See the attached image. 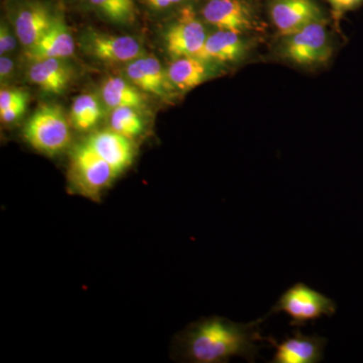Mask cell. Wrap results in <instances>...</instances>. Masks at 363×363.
I'll return each instance as SVG.
<instances>
[{"mask_svg":"<svg viewBox=\"0 0 363 363\" xmlns=\"http://www.w3.org/2000/svg\"><path fill=\"white\" fill-rule=\"evenodd\" d=\"M267 317L250 323H235L217 316L200 320L180 336L181 357L190 362L222 363L240 357L255 362L259 355V343L266 340L260 325Z\"/></svg>","mask_w":363,"mask_h":363,"instance_id":"1","label":"cell"},{"mask_svg":"<svg viewBox=\"0 0 363 363\" xmlns=\"http://www.w3.org/2000/svg\"><path fill=\"white\" fill-rule=\"evenodd\" d=\"M23 136L30 147L49 157L57 156L71 143V131L65 113L55 104H44L28 119Z\"/></svg>","mask_w":363,"mask_h":363,"instance_id":"2","label":"cell"},{"mask_svg":"<svg viewBox=\"0 0 363 363\" xmlns=\"http://www.w3.org/2000/svg\"><path fill=\"white\" fill-rule=\"evenodd\" d=\"M117 173L87 143L76 147L72 154L69 180L77 194L99 201L102 193L116 180Z\"/></svg>","mask_w":363,"mask_h":363,"instance_id":"3","label":"cell"},{"mask_svg":"<svg viewBox=\"0 0 363 363\" xmlns=\"http://www.w3.org/2000/svg\"><path fill=\"white\" fill-rule=\"evenodd\" d=\"M335 312L333 300L304 283H298L281 296L267 315L285 313L291 318L292 326L302 327L322 316L330 317Z\"/></svg>","mask_w":363,"mask_h":363,"instance_id":"4","label":"cell"},{"mask_svg":"<svg viewBox=\"0 0 363 363\" xmlns=\"http://www.w3.org/2000/svg\"><path fill=\"white\" fill-rule=\"evenodd\" d=\"M285 38L281 54L288 61L309 66L325 63L330 59V40L322 20L314 21Z\"/></svg>","mask_w":363,"mask_h":363,"instance_id":"5","label":"cell"},{"mask_svg":"<svg viewBox=\"0 0 363 363\" xmlns=\"http://www.w3.org/2000/svg\"><path fill=\"white\" fill-rule=\"evenodd\" d=\"M208 35L192 7H184L166 32L167 51L174 59L201 56Z\"/></svg>","mask_w":363,"mask_h":363,"instance_id":"6","label":"cell"},{"mask_svg":"<svg viewBox=\"0 0 363 363\" xmlns=\"http://www.w3.org/2000/svg\"><path fill=\"white\" fill-rule=\"evenodd\" d=\"M202 16L218 30L240 35L259 28L255 11L245 0H208L203 6Z\"/></svg>","mask_w":363,"mask_h":363,"instance_id":"7","label":"cell"},{"mask_svg":"<svg viewBox=\"0 0 363 363\" xmlns=\"http://www.w3.org/2000/svg\"><path fill=\"white\" fill-rule=\"evenodd\" d=\"M82 45L88 54L106 63H130L145 56L140 43L128 35L116 37L91 32L86 33Z\"/></svg>","mask_w":363,"mask_h":363,"instance_id":"8","label":"cell"},{"mask_svg":"<svg viewBox=\"0 0 363 363\" xmlns=\"http://www.w3.org/2000/svg\"><path fill=\"white\" fill-rule=\"evenodd\" d=\"M56 16L40 0H23L14 13V33L26 49L33 47L48 32Z\"/></svg>","mask_w":363,"mask_h":363,"instance_id":"9","label":"cell"},{"mask_svg":"<svg viewBox=\"0 0 363 363\" xmlns=\"http://www.w3.org/2000/svg\"><path fill=\"white\" fill-rule=\"evenodd\" d=\"M267 343H271L276 348L272 363H318L324 358L326 338L322 336L305 335L300 330L293 332L291 337L277 342L272 337H267Z\"/></svg>","mask_w":363,"mask_h":363,"instance_id":"10","label":"cell"},{"mask_svg":"<svg viewBox=\"0 0 363 363\" xmlns=\"http://www.w3.org/2000/svg\"><path fill=\"white\" fill-rule=\"evenodd\" d=\"M271 16L277 30L284 37L322 20L321 9L313 0H274Z\"/></svg>","mask_w":363,"mask_h":363,"instance_id":"11","label":"cell"},{"mask_svg":"<svg viewBox=\"0 0 363 363\" xmlns=\"http://www.w3.org/2000/svg\"><path fill=\"white\" fill-rule=\"evenodd\" d=\"M85 143L111 164L117 175L130 168L135 159V147L130 138L112 130L93 133Z\"/></svg>","mask_w":363,"mask_h":363,"instance_id":"12","label":"cell"},{"mask_svg":"<svg viewBox=\"0 0 363 363\" xmlns=\"http://www.w3.org/2000/svg\"><path fill=\"white\" fill-rule=\"evenodd\" d=\"M75 42L73 35L63 18L56 16V20L48 32L33 47L26 51V58L37 61L43 59H64L73 56Z\"/></svg>","mask_w":363,"mask_h":363,"instance_id":"13","label":"cell"},{"mask_svg":"<svg viewBox=\"0 0 363 363\" xmlns=\"http://www.w3.org/2000/svg\"><path fill=\"white\" fill-rule=\"evenodd\" d=\"M126 76L138 89L164 97L168 93V76L161 62L152 56H143L128 63Z\"/></svg>","mask_w":363,"mask_h":363,"instance_id":"14","label":"cell"},{"mask_svg":"<svg viewBox=\"0 0 363 363\" xmlns=\"http://www.w3.org/2000/svg\"><path fill=\"white\" fill-rule=\"evenodd\" d=\"M70 68L63 59H43L33 61L28 78L33 84L51 94H60L66 89L70 82Z\"/></svg>","mask_w":363,"mask_h":363,"instance_id":"15","label":"cell"},{"mask_svg":"<svg viewBox=\"0 0 363 363\" xmlns=\"http://www.w3.org/2000/svg\"><path fill=\"white\" fill-rule=\"evenodd\" d=\"M243 52L245 42L241 39L240 33L218 30L208 35L200 59L226 63L240 59Z\"/></svg>","mask_w":363,"mask_h":363,"instance_id":"16","label":"cell"},{"mask_svg":"<svg viewBox=\"0 0 363 363\" xmlns=\"http://www.w3.org/2000/svg\"><path fill=\"white\" fill-rule=\"evenodd\" d=\"M167 75L169 83L179 90L194 89L206 79L207 66L204 60L196 57H181L172 62Z\"/></svg>","mask_w":363,"mask_h":363,"instance_id":"17","label":"cell"},{"mask_svg":"<svg viewBox=\"0 0 363 363\" xmlns=\"http://www.w3.org/2000/svg\"><path fill=\"white\" fill-rule=\"evenodd\" d=\"M102 97L107 106L113 109L117 107H133L140 111L145 105V97L138 88L119 77L109 78L105 81L102 87Z\"/></svg>","mask_w":363,"mask_h":363,"instance_id":"18","label":"cell"},{"mask_svg":"<svg viewBox=\"0 0 363 363\" xmlns=\"http://www.w3.org/2000/svg\"><path fill=\"white\" fill-rule=\"evenodd\" d=\"M102 114L101 105L97 98L91 94L76 97L72 104L71 121L78 130H88L96 125Z\"/></svg>","mask_w":363,"mask_h":363,"instance_id":"19","label":"cell"},{"mask_svg":"<svg viewBox=\"0 0 363 363\" xmlns=\"http://www.w3.org/2000/svg\"><path fill=\"white\" fill-rule=\"evenodd\" d=\"M111 130L126 138H133L140 135L145 128L142 117L138 109L133 107H117L113 109L111 118Z\"/></svg>","mask_w":363,"mask_h":363,"instance_id":"20","label":"cell"},{"mask_svg":"<svg viewBox=\"0 0 363 363\" xmlns=\"http://www.w3.org/2000/svg\"><path fill=\"white\" fill-rule=\"evenodd\" d=\"M89 2L96 11L114 23H130L135 21V0H89Z\"/></svg>","mask_w":363,"mask_h":363,"instance_id":"21","label":"cell"},{"mask_svg":"<svg viewBox=\"0 0 363 363\" xmlns=\"http://www.w3.org/2000/svg\"><path fill=\"white\" fill-rule=\"evenodd\" d=\"M28 94L16 88H2L0 91V113L16 107H28Z\"/></svg>","mask_w":363,"mask_h":363,"instance_id":"22","label":"cell"},{"mask_svg":"<svg viewBox=\"0 0 363 363\" xmlns=\"http://www.w3.org/2000/svg\"><path fill=\"white\" fill-rule=\"evenodd\" d=\"M16 35L9 30V26L2 21L0 26V54L4 56L6 52L13 51L16 47Z\"/></svg>","mask_w":363,"mask_h":363,"instance_id":"23","label":"cell"},{"mask_svg":"<svg viewBox=\"0 0 363 363\" xmlns=\"http://www.w3.org/2000/svg\"><path fill=\"white\" fill-rule=\"evenodd\" d=\"M328 1L331 4L332 9H333L335 16H339L345 11L357 7L363 0H328Z\"/></svg>","mask_w":363,"mask_h":363,"instance_id":"24","label":"cell"},{"mask_svg":"<svg viewBox=\"0 0 363 363\" xmlns=\"http://www.w3.org/2000/svg\"><path fill=\"white\" fill-rule=\"evenodd\" d=\"M13 69V61L6 56H1V58H0V79H1V83L11 77Z\"/></svg>","mask_w":363,"mask_h":363,"instance_id":"25","label":"cell"},{"mask_svg":"<svg viewBox=\"0 0 363 363\" xmlns=\"http://www.w3.org/2000/svg\"><path fill=\"white\" fill-rule=\"evenodd\" d=\"M150 6L156 9H169V7L180 4L185 0H145Z\"/></svg>","mask_w":363,"mask_h":363,"instance_id":"26","label":"cell"}]
</instances>
